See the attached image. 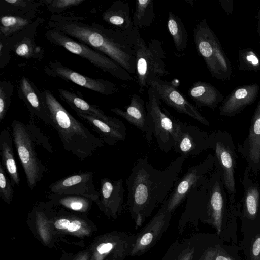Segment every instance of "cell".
<instances>
[{
    "label": "cell",
    "mask_w": 260,
    "mask_h": 260,
    "mask_svg": "<svg viewBox=\"0 0 260 260\" xmlns=\"http://www.w3.org/2000/svg\"><path fill=\"white\" fill-rule=\"evenodd\" d=\"M13 139L9 128H4L0 134V154L3 167L8 174L11 182L19 186L20 179L17 164L14 158Z\"/></svg>",
    "instance_id": "cell-25"
},
{
    "label": "cell",
    "mask_w": 260,
    "mask_h": 260,
    "mask_svg": "<svg viewBox=\"0 0 260 260\" xmlns=\"http://www.w3.org/2000/svg\"><path fill=\"white\" fill-rule=\"evenodd\" d=\"M194 253L195 249L193 247L189 244L185 245L173 260H193Z\"/></svg>",
    "instance_id": "cell-38"
},
{
    "label": "cell",
    "mask_w": 260,
    "mask_h": 260,
    "mask_svg": "<svg viewBox=\"0 0 260 260\" xmlns=\"http://www.w3.org/2000/svg\"><path fill=\"white\" fill-rule=\"evenodd\" d=\"M20 87L25 100L28 103V108L32 114L35 115L46 124L53 127V124L48 111L39 99L29 80L23 77L20 81Z\"/></svg>",
    "instance_id": "cell-29"
},
{
    "label": "cell",
    "mask_w": 260,
    "mask_h": 260,
    "mask_svg": "<svg viewBox=\"0 0 260 260\" xmlns=\"http://www.w3.org/2000/svg\"><path fill=\"white\" fill-rule=\"evenodd\" d=\"M210 135L198 127L179 120L178 137L173 149L186 158L210 148Z\"/></svg>",
    "instance_id": "cell-14"
},
{
    "label": "cell",
    "mask_w": 260,
    "mask_h": 260,
    "mask_svg": "<svg viewBox=\"0 0 260 260\" xmlns=\"http://www.w3.org/2000/svg\"><path fill=\"white\" fill-rule=\"evenodd\" d=\"M155 18L153 0H139L136 2L132 18L134 27L142 29L150 26Z\"/></svg>",
    "instance_id": "cell-30"
},
{
    "label": "cell",
    "mask_w": 260,
    "mask_h": 260,
    "mask_svg": "<svg viewBox=\"0 0 260 260\" xmlns=\"http://www.w3.org/2000/svg\"><path fill=\"white\" fill-rule=\"evenodd\" d=\"M259 88L257 83L243 85L234 88L222 102L219 109V114L232 117L241 113L254 103Z\"/></svg>",
    "instance_id": "cell-20"
},
{
    "label": "cell",
    "mask_w": 260,
    "mask_h": 260,
    "mask_svg": "<svg viewBox=\"0 0 260 260\" xmlns=\"http://www.w3.org/2000/svg\"><path fill=\"white\" fill-rule=\"evenodd\" d=\"M94 172H77L63 177L49 186L50 192L75 194L89 198L97 203L99 192L94 184Z\"/></svg>",
    "instance_id": "cell-16"
},
{
    "label": "cell",
    "mask_w": 260,
    "mask_h": 260,
    "mask_svg": "<svg viewBox=\"0 0 260 260\" xmlns=\"http://www.w3.org/2000/svg\"><path fill=\"white\" fill-rule=\"evenodd\" d=\"M186 158L180 155L163 170L154 168L147 156L136 161L126 184L127 204L136 229L167 200Z\"/></svg>",
    "instance_id": "cell-1"
},
{
    "label": "cell",
    "mask_w": 260,
    "mask_h": 260,
    "mask_svg": "<svg viewBox=\"0 0 260 260\" xmlns=\"http://www.w3.org/2000/svg\"><path fill=\"white\" fill-rule=\"evenodd\" d=\"M123 182L121 179L104 178L101 180L97 203L113 217L120 214L122 209L125 191Z\"/></svg>",
    "instance_id": "cell-21"
},
{
    "label": "cell",
    "mask_w": 260,
    "mask_h": 260,
    "mask_svg": "<svg viewBox=\"0 0 260 260\" xmlns=\"http://www.w3.org/2000/svg\"><path fill=\"white\" fill-rule=\"evenodd\" d=\"M250 172V168L247 166L241 179L244 194L237 203V211L241 227L260 223V186L251 180Z\"/></svg>",
    "instance_id": "cell-13"
},
{
    "label": "cell",
    "mask_w": 260,
    "mask_h": 260,
    "mask_svg": "<svg viewBox=\"0 0 260 260\" xmlns=\"http://www.w3.org/2000/svg\"><path fill=\"white\" fill-rule=\"evenodd\" d=\"M14 194L11 181L2 164L0 163V196L5 202L9 203Z\"/></svg>",
    "instance_id": "cell-35"
},
{
    "label": "cell",
    "mask_w": 260,
    "mask_h": 260,
    "mask_svg": "<svg viewBox=\"0 0 260 260\" xmlns=\"http://www.w3.org/2000/svg\"><path fill=\"white\" fill-rule=\"evenodd\" d=\"M135 74L142 92L148 88V82L153 77H164L170 74L167 70L162 43L158 39H152L147 44L142 37L139 39L136 57Z\"/></svg>",
    "instance_id": "cell-9"
},
{
    "label": "cell",
    "mask_w": 260,
    "mask_h": 260,
    "mask_svg": "<svg viewBox=\"0 0 260 260\" xmlns=\"http://www.w3.org/2000/svg\"><path fill=\"white\" fill-rule=\"evenodd\" d=\"M84 0H54L50 1L51 6L57 9H64L80 5Z\"/></svg>",
    "instance_id": "cell-39"
},
{
    "label": "cell",
    "mask_w": 260,
    "mask_h": 260,
    "mask_svg": "<svg viewBox=\"0 0 260 260\" xmlns=\"http://www.w3.org/2000/svg\"><path fill=\"white\" fill-rule=\"evenodd\" d=\"M110 111L145 133L147 143L150 144L153 135V123L147 113L145 102L138 94L135 93L132 95L129 104L124 110L114 108L110 109Z\"/></svg>",
    "instance_id": "cell-18"
},
{
    "label": "cell",
    "mask_w": 260,
    "mask_h": 260,
    "mask_svg": "<svg viewBox=\"0 0 260 260\" xmlns=\"http://www.w3.org/2000/svg\"><path fill=\"white\" fill-rule=\"evenodd\" d=\"M45 36L53 44L84 58L96 67L109 73L115 78L124 81L133 80L131 74L112 59L87 45L73 39L63 32L52 28L46 32Z\"/></svg>",
    "instance_id": "cell-8"
},
{
    "label": "cell",
    "mask_w": 260,
    "mask_h": 260,
    "mask_svg": "<svg viewBox=\"0 0 260 260\" xmlns=\"http://www.w3.org/2000/svg\"><path fill=\"white\" fill-rule=\"evenodd\" d=\"M50 25L106 55L130 74H135L137 47L141 37L137 28L109 29L96 24L66 20H57Z\"/></svg>",
    "instance_id": "cell-2"
},
{
    "label": "cell",
    "mask_w": 260,
    "mask_h": 260,
    "mask_svg": "<svg viewBox=\"0 0 260 260\" xmlns=\"http://www.w3.org/2000/svg\"><path fill=\"white\" fill-rule=\"evenodd\" d=\"M81 222L78 220H74L71 222L67 229L70 232H74L77 231L80 228Z\"/></svg>",
    "instance_id": "cell-42"
},
{
    "label": "cell",
    "mask_w": 260,
    "mask_h": 260,
    "mask_svg": "<svg viewBox=\"0 0 260 260\" xmlns=\"http://www.w3.org/2000/svg\"><path fill=\"white\" fill-rule=\"evenodd\" d=\"M15 53L20 57L29 58L32 56L34 49L29 39L25 38L19 42L15 49Z\"/></svg>",
    "instance_id": "cell-37"
},
{
    "label": "cell",
    "mask_w": 260,
    "mask_h": 260,
    "mask_svg": "<svg viewBox=\"0 0 260 260\" xmlns=\"http://www.w3.org/2000/svg\"><path fill=\"white\" fill-rule=\"evenodd\" d=\"M47 198L52 202L58 203L74 211L86 210L93 200L81 196L54 193L49 192Z\"/></svg>",
    "instance_id": "cell-32"
},
{
    "label": "cell",
    "mask_w": 260,
    "mask_h": 260,
    "mask_svg": "<svg viewBox=\"0 0 260 260\" xmlns=\"http://www.w3.org/2000/svg\"><path fill=\"white\" fill-rule=\"evenodd\" d=\"M58 91L60 98L74 111L83 112L109 122H114L119 120L107 115L97 106L88 103L74 92L61 88L58 89Z\"/></svg>",
    "instance_id": "cell-26"
},
{
    "label": "cell",
    "mask_w": 260,
    "mask_h": 260,
    "mask_svg": "<svg viewBox=\"0 0 260 260\" xmlns=\"http://www.w3.org/2000/svg\"><path fill=\"white\" fill-rule=\"evenodd\" d=\"M148 86L153 88L160 101L180 113L186 114L206 126L210 122L172 83L157 77H151Z\"/></svg>",
    "instance_id": "cell-12"
},
{
    "label": "cell",
    "mask_w": 260,
    "mask_h": 260,
    "mask_svg": "<svg viewBox=\"0 0 260 260\" xmlns=\"http://www.w3.org/2000/svg\"><path fill=\"white\" fill-rule=\"evenodd\" d=\"M237 214L230 207L228 196L220 176L215 170L209 175L207 196L203 222L212 225L224 242L238 241Z\"/></svg>",
    "instance_id": "cell-4"
},
{
    "label": "cell",
    "mask_w": 260,
    "mask_h": 260,
    "mask_svg": "<svg viewBox=\"0 0 260 260\" xmlns=\"http://www.w3.org/2000/svg\"><path fill=\"white\" fill-rule=\"evenodd\" d=\"M210 135V148L214 151L215 170L223 182L230 207L237 214L235 178L237 156L232 136L228 132L222 131L213 132Z\"/></svg>",
    "instance_id": "cell-7"
},
{
    "label": "cell",
    "mask_w": 260,
    "mask_h": 260,
    "mask_svg": "<svg viewBox=\"0 0 260 260\" xmlns=\"http://www.w3.org/2000/svg\"><path fill=\"white\" fill-rule=\"evenodd\" d=\"M242 239L239 244L244 260H260V223L241 227Z\"/></svg>",
    "instance_id": "cell-28"
},
{
    "label": "cell",
    "mask_w": 260,
    "mask_h": 260,
    "mask_svg": "<svg viewBox=\"0 0 260 260\" xmlns=\"http://www.w3.org/2000/svg\"><path fill=\"white\" fill-rule=\"evenodd\" d=\"M70 222V221L68 219L61 218L55 222L54 225L58 229H65L68 228Z\"/></svg>",
    "instance_id": "cell-41"
},
{
    "label": "cell",
    "mask_w": 260,
    "mask_h": 260,
    "mask_svg": "<svg viewBox=\"0 0 260 260\" xmlns=\"http://www.w3.org/2000/svg\"><path fill=\"white\" fill-rule=\"evenodd\" d=\"M75 112L80 118L88 123L99 135L105 144L113 146L125 140L126 128L121 120L109 122L83 112Z\"/></svg>",
    "instance_id": "cell-22"
},
{
    "label": "cell",
    "mask_w": 260,
    "mask_h": 260,
    "mask_svg": "<svg viewBox=\"0 0 260 260\" xmlns=\"http://www.w3.org/2000/svg\"><path fill=\"white\" fill-rule=\"evenodd\" d=\"M236 244H228L218 236H211L201 254L202 260H244Z\"/></svg>",
    "instance_id": "cell-23"
},
{
    "label": "cell",
    "mask_w": 260,
    "mask_h": 260,
    "mask_svg": "<svg viewBox=\"0 0 260 260\" xmlns=\"http://www.w3.org/2000/svg\"><path fill=\"white\" fill-rule=\"evenodd\" d=\"M147 113L153 123V135L159 148L168 153L174 146L178 137L179 120L162 106L155 90L148 88Z\"/></svg>",
    "instance_id": "cell-10"
},
{
    "label": "cell",
    "mask_w": 260,
    "mask_h": 260,
    "mask_svg": "<svg viewBox=\"0 0 260 260\" xmlns=\"http://www.w3.org/2000/svg\"><path fill=\"white\" fill-rule=\"evenodd\" d=\"M11 127L13 141L23 169L27 185L30 189H33L41 181L47 170L38 157L36 144L41 145L51 153L54 152L53 147L38 127L32 124H26L14 120Z\"/></svg>",
    "instance_id": "cell-5"
},
{
    "label": "cell",
    "mask_w": 260,
    "mask_h": 260,
    "mask_svg": "<svg viewBox=\"0 0 260 260\" xmlns=\"http://www.w3.org/2000/svg\"><path fill=\"white\" fill-rule=\"evenodd\" d=\"M214 158L210 154L203 161L189 167L181 178L176 182L172 192L162 206L172 213L185 200L190 191L202 183L213 169Z\"/></svg>",
    "instance_id": "cell-11"
},
{
    "label": "cell",
    "mask_w": 260,
    "mask_h": 260,
    "mask_svg": "<svg viewBox=\"0 0 260 260\" xmlns=\"http://www.w3.org/2000/svg\"><path fill=\"white\" fill-rule=\"evenodd\" d=\"M29 23L28 20L18 16H4L1 18V32L5 36L23 28Z\"/></svg>",
    "instance_id": "cell-34"
},
{
    "label": "cell",
    "mask_w": 260,
    "mask_h": 260,
    "mask_svg": "<svg viewBox=\"0 0 260 260\" xmlns=\"http://www.w3.org/2000/svg\"><path fill=\"white\" fill-rule=\"evenodd\" d=\"M172 215V213L161 206L149 223L136 235L130 256L142 255L149 250L167 230Z\"/></svg>",
    "instance_id": "cell-17"
},
{
    "label": "cell",
    "mask_w": 260,
    "mask_h": 260,
    "mask_svg": "<svg viewBox=\"0 0 260 260\" xmlns=\"http://www.w3.org/2000/svg\"><path fill=\"white\" fill-rule=\"evenodd\" d=\"M219 2L223 9L226 13L230 14L233 10V1L232 0H220Z\"/></svg>",
    "instance_id": "cell-40"
},
{
    "label": "cell",
    "mask_w": 260,
    "mask_h": 260,
    "mask_svg": "<svg viewBox=\"0 0 260 260\" xmlns=\"http://www.w3.org/2000/svg\"><path fill=\"white\" fill-rule=\"evenodd\" d=\"M238 151L247 162L250 171H260V99L251 118L247 138L238 145Z\"/></svg>",
    "instance_id": "cell-19"
},
{
    "label": "cell",
    "mask_w": 260,
    "mask_h": 260,
    "mask_svg": "<svg viewBox=\"0 0 260 260\" xmlns=\"http://www.w3.org/2000/svg\"><path fill=\"white\" fill-rule=\"evenodd\" d=\"M45 71L50 76L59 77L103 95H113L118 91L117 87L114 83L103 79H93L83 75L56 60L50 61Z\"/></svg>",
    "instance_id": "cell-15"
},
{
    "label": "cell",
    "mask_w": 260,
    "mask_h": 260,
    "mask_svg": "<svg viewBox=\"0 0 260 260\" xmlns=\"http://www.w3.org/2000/svg\"><path fill=\"white\" fill-rule=\"evenodd\" d=\"M257 32L258 36L260 37V10L258 15V23L257 27Z\"/></svg>",
    "instance_id": "cell-44"
},
{
    "label": "cell",
    "mask_w": 260,
    "mask_h": 260,
    "mask_svg": "<svg viewBox=\"0 0 260 260\" xmlns=\"http://www.w3.org/2000/svg\"><path fill=\"white\" fill-rule=\"evenodd\" d=\"M193 37L197 52L205 61L212 77L229 80L232 74L231 63L206 19L202 20L196 25Z\"/></svg>",
    "instance_id": "cell-6"
},
{
    "label": "cell",
    "mask_w": 260,
    "mask_h": 260,
    "mask_svg": "<svg viewBox=\"0 0 260 260\" xmlns=\"http://www.w3.org/2000/svg\"><path fill=\"white\" fill-rule=\"evenodd\" d=\"M6 82H2L0 87V122L6 116L7 110L10 104L11 91L7 89Z\"/></svg>",
    "instance_id": "cell-36"
},
{
    "label": "cell",
    "mask_w": 260,
    "mask_h": 260,
    "mask_svg": "<svg viewBox=\"0 0 260 260\" xmlns=\"http://www.w3.org/2000/svg\"><path fill=\"white\" fill-rule=\"evenodd\" d=\"M167 28L176 49L178 51L185 50L188 43L186 29L181 18L171 11L168 14Z\"/></svg>",
    "instance_id": "cell-31"
},
{
    "label": "cell",
    "mask_w": 260,
    "mask_h": 260,
    "mask_svg": "<svg viewBox=\"0 0 260 260\" xmlns=\"http://www.w3.org/2000/svg\"><path fill=\"white\" fill-rule=\"evenodd\" d=\"M5 2L15 6L24 7L26 5V2L21 0H5Z\"/></svg>",
    "instance_id": "cell-43"
},
{
    "label": "cell",
    "mask_w": 260,
    "mask_h": 260,
    "mask_svg": "<svg viewBox=\"0 0 260 260\" xmlns=\"http://www.w3.org/2000/svg\"><path fill=\"white\" fill-rule=\"evenodd\" d=\"M41 96L64 150L83 160L104 146L103 140L72 115L49 90H44Z\"/></svg>",
    "instance_id": "cell-3"
},
{
    "label": "cell",
    "mask_w": 260,
    "mask_h": 260,
    "mask_svg": "<svg viewBox=\"0 0 260 260\" xmlns=\"http://www.w3.org/2000/svg\"><path fill=\"white\" fill-rule=\"evenodd\" d=\"M238 69L246 72L260 71V57L252 48L248 47L239 50Z\"/></svg>",
    "instance_id": "cell-33"
},
{
    "label": "cell",
    "mask_w": 260,
    "mask_h": 260,
    "mask_svg": "<svg viewBox=\"0 0 260 260\" xmlns=\"http://www.w3.org/2000/svg\"><path fill=\"white\" fill-rule=\"evenodd\" d=\"M104 20L117 29L131 30L134 28L128 3L118 1L103 13Z\"/></svg>",
    "instance_id": "cell-27"
},
{
    "label": "cell",
    "mask_w": 260,
    "mask_h": 260,
    "mask_svg": "<svg viewBox=\"0 0 260 260\" xmlns=\"http://www.w3.org/2000/svg\"><path fill=\"white\" fill-rule=\"evenodd\" d=\"M189 96L198 107H206L213 110L223 100V95L210 83L203 81L195 82L188 90Z\"/></svg>",
    "instance_id": "cell-24"
}]
</instances>
